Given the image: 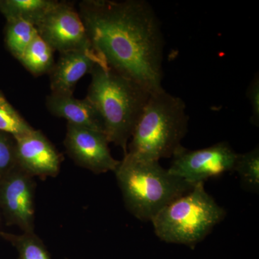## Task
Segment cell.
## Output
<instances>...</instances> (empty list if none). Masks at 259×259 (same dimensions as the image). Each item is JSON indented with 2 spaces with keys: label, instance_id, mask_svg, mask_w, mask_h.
<instances>
[{
  "label": "cell",
  "instance_id": "obj_7",
  "mask_svg": "<svg viewBox=\"0 0 259 259\" xmlns=\"http://www.w3.org/2000/svg\"><path fill=\"white\" fill-rule=\"evenodd\" d=\"M35 28L39 36L60 54L92 47L79 12L71 3L54 1Z\"/></svg>",
  "mask_w": 259,
  "mask_h": 259
},
{
  "label": "cell",
  "instance_id": "obj_5",
  "mask_svg": "<svg viewBox=\"0 0 259 259\" xmlns=\"http://www.w3.org/2000/svg\"><path fill=\"white\" fill-rule=\"evenodd\" d=\"M226 215L209 195L204 184L165 206L153 218L154 232L161 241L192 246L202 241Z\"/></svg>",
  "mask_w": 259,
  "mask_h": 259
},
{
  "label": "cell",
  "instance_id": "obj_13",
  "mask_svg": "<svg viewBox=\"0 0 259 259\" xmlns=\"http://www.w3.org/2000/svg\"><path fill=\"white\" fill-rule=\"evenodd\" d=\"M54 51L37 35L18 59L35 76L49 73L54 66Z\"/></svg>",
  "mask_w": 259,
  "mask_h": 259
},
{
  "label": "cell",
  "instance_id": "obj_1",
  "mask_svg": "<svg viewBox=\"0 0 259 259\" xmlns=\"http://www.w3.org/2000/svg\"><path fill=\"white\" fill-rule=\"evenodd\" d=\"M78 12L92 47L104 64L150 94L164 90V37L148 2L85 0Z\"/></svg>",
  "mask_w": 259,
  "mask_h": 259
},
{
  "label": "cell",
  "instance_id": "obj_9",
  "mask_svg": "<svg viewBox=\"0 0 259 259\" xmlns=\"http://www.w3.org/2000/svg\"><path fill=\"white\" fill-rule=\"evenodd\" d=\"M34 190L32 177L17 166L7 175L0 187V202L8 218L24 233L34 232Z\"/></svg>",
  "mask_w": 259,
  "mask_h": 259
},
{
  "label": "cell",
  "instance_id": "obj_20",
  "mask_svg": "<svg viewBox=\"0 0 259 259\" xmlns=\"http://www.w3.org/2000/svg\"><path fill=\"white\" fill-rule=\"evenodd\" d=\"M247 97L249 100L251 107L252 115L250 122L255 126L259 124V77L258 74H255L247 90Z\"/></svg>",
  "mask_w": 259,
  "mask_h": 259
},
{
  "label": "cell",
  "instance_id": "obj_17",
  "mask_svg": "<svg viewBox=\"0 0 259 259\" xmlns=\"http://www.w3.org/2000/svg\"><path fill=\"white\" fill-rule=\"evenodd\" d=\"M34 130L0 93V131L16 138L30 134Z\"/></svg>",
  "mask_w": 259,
  "mask_h": 259
},
{
  "label": "cell",
  "instance_id": "obj_2",
  "mask_svg": "<svg viewBox=\"0 0 259 259\" xmlns=\"http://www.w3.org/2000/svg\"><path fill=\"white\" fill-rule=\"evenodd\" d=\"M87 98L101 117L109 143L127 153V143L151 94L139 83L100 63L92 72Z\"/></svg>",
  "mask_w": 259,
  "mask_h": 259
},
{
  "label": "cell",
  "instance_id": "obj_16",
  "mask_svg": "<svg viewBox=\"0 0 259 259\" xmlns=\"http://www.w3.org/2000/svg\"><path fill=\"white\" fill-rule=\"evenodd\" d=\"M233 171L237 172L245 189L252 192H258V146L248 152L238 153Z\"/></svg>",
  "mask_w": 259,
  "mask_h": 259
},
{
  "label": "cell",
  "instance_id": "obj_14",
  "mask_svg": "<svg viewBox=\"0 0 259 259\" xmlns=\"http://www.w3.org/2000/svg\"><path fill=\"white\" fill-rule=\"evenodd\" d=\"M8 20L7 44L13 56L19 59L38 33L35 25L30 20L23 18Z\"/></svg>",
  "mask_w": 259,
  "mask_h": 259
},
{
  "label": "cell",
  "instance_id": "obj_3",
  "mask_svg": "<svg viewBox=\"0 0 259 259\" xmlns=\"http://www.w3.org/2000/svg\"><path fill=\"white\" fill-rule=\"evenodd\" d=\"M123 201L140 221H152L165 206L194 186L173 176L158 161L126 153L115 171Z\"/></svg>",
  "mask_w": 259,
  "mask_h": 259
},
{
  "label": "cell",
  "instance_id": "obj_19",
  "mask_svg": "<svg viewBox=\"0 0 259 259\" xmlns=\"http://www.w3.org/2000/svg\"><path fill=\"white\" fill-rule=\"evenodd\" d=\"M17 166L15 141L13 145L6 137L0 134V175H8Z\"/></svg>",
  "mask_w": 259,
  "mask_h": 259
},
{
  "label": "cell",
  "instance_id": "obj_12",
  "mask_svg": "<svg viewBox=\"0 0 259 259\" xmlns=\"http://www.w3.org/2000/svg\"><path fill=\"white\" fill-rule=\"evenodd\" d=\"M47 107L51 114L66 119L71 125L104 133L101 117L87 97L79 100L71 95L51 93L47 97Z\"/></svg>",
  "mask_w": 259,
  "mask_h": 259
},
{
  "label": "cell",
  "instance_id": "obj_11",
  "mask_svg": "<svg viewBox=\"0 0 259 259\" xmlns=\"http://www.w3.org/2000/svg\"><path fill=\"white\" fill-rule=\"evenodd\" d=\"M100 63L103 62L93 47L60 54L49 72L51 93L73 95L78 81Z\"/></svg>",
  "mask_w": 259,
  "mask_h": 259
},
{
  "label": "cell",
  "instance_id": "obj_6",
  "mask_svg": "<svg viewBox=\"0 0 259 259\" xmlns=\"http://www.w3.org/2000/svg\"><path fill=\"white\" fill-rule=\"evenodd\" d=\"M238 153L227 142L190 151L181 146L172 156L168 171L190 185L204 183L212 177L233 171Z\"/></svg>",
  "mask_w": 259,
  "mask_h": 259
},
{
  "label": "cell",
  "instance_id": "obj_4",
  "mask_svg": "<svg viewBox=\"0 0 259 259\" xmlns=\"http://www.w3.org/2000/svg\"><path fill=\"white\" fill-rule=\"evenodd\" d=\"M185 102L166 93L151 94L140 117L127 153L159 161L172 157L188 131Z\"/></svg>",
  "mask_w": 259,
  "mask_h": 259
},
{
  "label": "cell",
  "instance_id": "obj_15",
  "mask_svg": "<svg viewBox=\"0 0 259 259\" xmlns=\"http://www.w3.org/2000/svg\"><path fill=\"white\" fill-rule=\"evenodd\" d=\"M54 3L52 0H7L0 3V8L8 20L23 18L35 25Z\"/></svg>",
  "mask_w": 259,
  "mask_h": 259
},
{
  "label": "cell",
  "instance_id": "obj_18",
  "mask_svg": "<svg viewBox=\"0 0 259 259\" xmlns=\"http://www.w3.org/2000/svg\"><path fill=\"white\" fill-rule=\"evenodd\" d=\"M10 239L18 248L19 259H51L41 240L34 232L12 236Z\"/></svg>",
  "mask_w": 259,
  "mask_h": 259
},
{
  "label": "cell",
  "instance_id": "obj_8",
  "mask_svg": "<svg viewBox=\"0 0 259 259\" xmlns=\"http://www.w3.org/2000/svg\"><path fill=\"white\" fill-rule=\"evenodd\" d=\"M109 144L104 133L68 123L64 145L70 157L94 173L115 172L120 164L112 157Z\"/></svg>",
  "mask_w": 259,
  "mask_h": 259
},
{
  "label": "cell",
  "instance_id": "obj_10",
  "mask_svg": "<svg viewBox=\"0 0 259 259\" xmlns=\"http://www.w3.org/2000/svg\"><path fill=\"white\" fill-rule=\"evenodd\" d=\"M17 165L29 175L54 177L60 171L62 157L40 131L14 138Z\"/></svg>",
  "mask_w": 259,
  "mask_h": 259
}]
</instances>
